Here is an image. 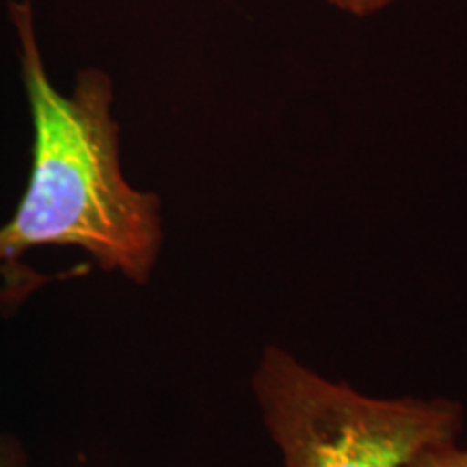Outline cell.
Returning <instances> with one entry per match:
<instances>
[{
  "label": "cell",
  "instance_id": "obj_1",
  "mask_svg": "<svg viewBox=\"0 0 467 467\" xmlns=\"http://www.w3.org/2000/svg\"><path fill=\"white\" fill-rule=\"evenodd\" d=\"M9 14L20 39L35 137L26 191L0 227V273L31 249L76 247L104 271L145 284L162 244L161 200L132 189L121 171L110 78L100 69H83L72 96H63L39 55L31 0L11 3Z\"/></svg>",
  "mask_w": 467,
  "mask_h": 467
},
{
  "label": "cell",
  "instance_id": "obj_5",
  "mask_svg": "<svg viewBox=\"0 0 467 467\" xmlns=\"http://www.w3.org/2000/svg\"><path fill=\"white\" fill-rule=\"evenodd\" d=\"M0 467H26V454L20 441L0 437Z\"/></svg>",
  "mask_w": 467,
  "mask_h": 467
},
{
  "label": "cell",
  "instance_id": "obj_4",
  "mask_svg": "<svg viewBox=\"0 0 467 467\" xmlns=\"http://www.w3.org/2000/svg\"><path fill=\"white\" fill-rule=\"evenodd\" d=\"M329 5H334V7L347 11V14H353V16H370V14H377V11H381L388 7V5H392L394 0H327Z\"/></svg>",
  "mask_w": 467,
  "mask_h": 467
},
{
  "label": "cell",
  "instance_id": "obj_2",
  "mask_svg": "<svg viewBox=\"0 0 467 467\" xmlns=\"http://www.w3.org/2000/svg\"><path fill=\"white\" fill-rule=\"evenodd\" d=\"M254 388L285 467H407L463 429L459 402L372 399L327 381L282 348L265 350Z\"/></svg>",
  "mask_w": 467,
  "mask_h": 467
},
{
  "label": "cell",
  "instance_id": "obj_3",
  "mask_svg": "<svg viewBox=\"0 0 467 467\" xmlns=\"http://www.w3.org/2000/svg\"><path fill=\"white\" fill-rule=\"evenodd\" d=\"M407 467H467V448H459L457 440L433 443L420 451Z\"/></svg>",
  "mask_w": 467,
  "mask_h": 467
}]
</instances>
